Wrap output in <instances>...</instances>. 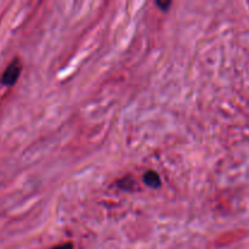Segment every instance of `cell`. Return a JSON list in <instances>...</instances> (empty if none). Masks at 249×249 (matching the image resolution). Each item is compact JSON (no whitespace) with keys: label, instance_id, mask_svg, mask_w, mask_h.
<instances>
[{"label":"cell","instance_id":"obj_2","mask_svg":"<svg viewBox=\"0 0 249 249\" xmlns=\"http://www.w3.org/2000/svg\"><path fill=\"white\" fill-rule=\"evenodd\" d=\"M143 180H145L146 185L150 187H160V179L158 177L157 173L155 172H147L143 177Z\"/></svg>","mask_w":249,"mask_h":249},{"label":"cell","instance_id":"obj_1","mask_svg":"<svg viewBox=\"0 0 249 249\" xmlns=\"http://www.w3.org/2000/svg\"><path fill=\"white\" fill-rule=\"evenodd\" d=\"M19 73H21V63H19L18 60L12 61L9 65V67L5 70L4 74L1 77V83L4 85H14L15 83L17 82L19 77Z\"/></svg>","mask_w":249,"mask_h":249},{"label":"cell","instance_id":"obj_4","mask_svg":"<svg viewBox=\"0 0 249 249\" xmlns=\"http://www.w3.org/2000/svg\"><path fill=\"white\" fill-rule=\"evenodd\" d=\"M157 5H158V6L160 7V9L167 10L168 7L170 6V1H167V2H160V1H158V2H157Z\"/></svg>","mask_w":249,"mask_h":249},{"label":"cell","instance_id":"obj_3","mask_svg":"<svg viewBox=\"0 0 249 249\" xmlns=\"http://www.w3.org/2000/svg\"><path fill=\"white\" fill-rule=\"evenodd\" d=\"M53 249H73V246L71 245V243H65V245L57 246V247H55Z\"/></svg>","mask_w":249,"mask_h":249}]
</instances>
